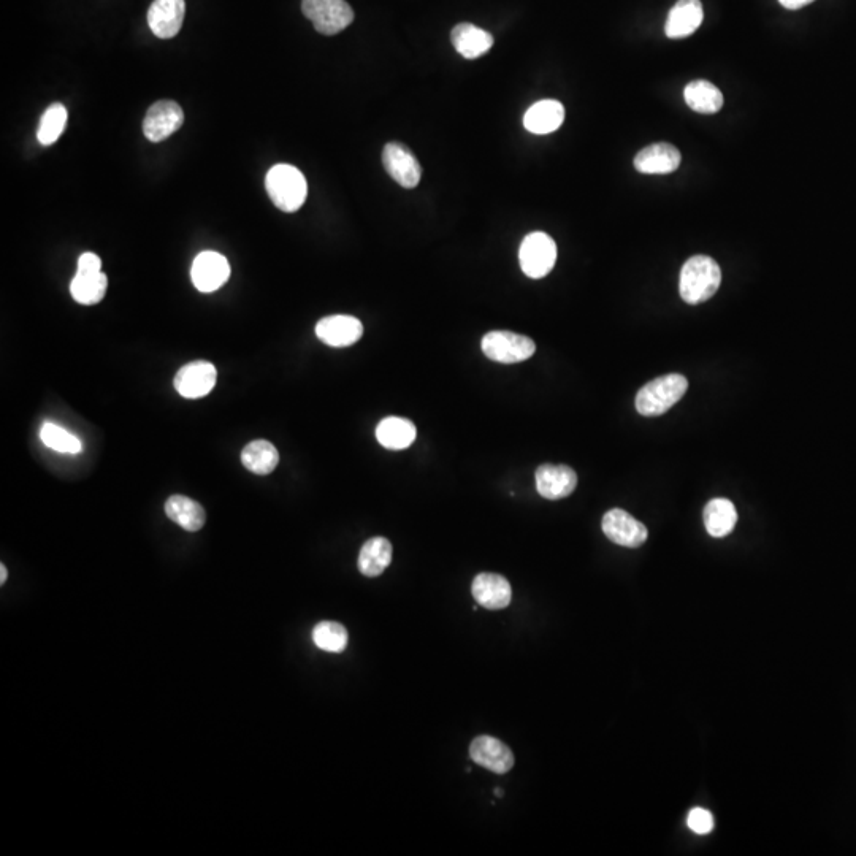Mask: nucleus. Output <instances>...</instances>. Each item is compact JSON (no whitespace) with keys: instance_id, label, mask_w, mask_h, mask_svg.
<instances>
[{"instance_id":"f257e3e1","label":"nucleus","mask_w":856,"mask_h":856,"mask_svg":"<svg viewBox=\"0 0 856 856\" xmlns=\"http://www.w3.org/2000/svg\"><path fill=\"white\" fill-rule=\"evenodd\" d=\"M722 270L709 256H695L685 262L681 270L679 292L688 305L707 302L719 291Z\"/></svg>"},{"instance_id":"f03ea898","label":"nucleus","mask_w":856,"mask_h":856,"mask_svg":"<svg viewBox=\"0 0 856 856\" xmlns=\"http://www.w3.org/2000/svg\"><path fill=\"white\" fill-rule=\"evenodd\" d=\"M265 189L275 207L284 213L300 210L308 195L303 173L287 164H278L270 169L265 178Z\"/></svg>"},{"instance_id":"7ed1b4c3","label":"nucleus","mask_w":856,"mask_h":856,"mask_svg":"<svg viewBox=\"0 0 856 856\" xmlns=\"http://www.w3.org/2000/svg\"><path fill=\"white\" fill-rule=\"evenodd\" d=\"M687 389V378L682 375H666L654 379L639 390L636 395V409L641 416H662L684 397Z\"/></svg>"},{"instance_id":"20e7f679","label":"nucleus","mask_w":856,"mask_h":856,"mask_svg":"<svg viewBox=\"0 0 856 856\" xmlns=\"http://www.w3.org/2000/svg\"><path fill=\"white\" fill-rule=\"evenodd\" d=\"M482 352L487 359L498 364H519L535 354L536 344L532 338L506 330H493L482 338Z\"/></svg>"},{"instance_id":"39448f33","label":"nucleus","mask_w":856,"mask_h":856,"mask_svg":"<svg viewBox=\"0 0 856 856\" xmlns=\"http://www.w3.org/2000/svg\"><path fill=\"white\" fill-rule=\"evenodd\" d=\"M522 272L532 279H541L552 272L557 262V245L544 232H533L522 241L519 249Z\"/></svg>"},{"instance_id":"423d86ee","label":"nucleus","mask_w":856,"mask_h":856,"mask_svg":"<svg viewBox=\"0 0 856 856\" xmlns=\"http://www.w3.org/2000/svg\"><path fill=\"white\" fill-rule=\"evenodd\" d=\"M302 12L322 35L340 34L354 21L346 0H302Z\"/></svg>"},{"instance_id":"0eeeda50","label":"nucleus","mask_w":856,"mask_h":856,"mask_svg":"<svg viewBox=\"0 0 856 856\" xmlns=\"http://www.w3.org/2000/svg\"><path fill=\"white\" fill-rule=\"evenodd\" d=\"M184 123V111L173 100H159L151 105L143 121V134L153 143L172 137Z\"/></svg>"},{"instance_id":"6e6552de","label":"nucleus","mask_w":856,"mask_h":856,"mask_svg":"<svg viewBox=\"0 0 856 856\" xmlns=\"http://www.w3.org/2000/svg\"><path fill=\"white\" fill-rule=\"evenodd\" d=\"M601 527L604 535L608 536L612 543L617 546L631 547V549L642 546L649 536L646 525L619 508L611 509L604 514Z\"/></svg>"},{"instance_id":"1a4fd4ad","label":"nucleus","mask_w":856,"mask_h":856,"mask_svg":"<svg viewBox=\"0 0 856 856\" xmlns=\"http://www.w3.org/2000/svg\"><path fill=\"white\" fill-rule=\"evenodd\" d=\"M216 381H218V371L214 365L205 360H197L180 368L173 379V384L181 397L195 400L210 394L216 386Z\"/></svg>"},{"instance_id":"9d476101","label":"nucleus","mask_w":856,"mask_h":856,"mask_svg":"<svg viewBox=\"0 0 856 856\" xmlns=\"http://www.w3.org/2000/svg\"><path fill=\"white\" fill-rule=\"evenodd\" d=\"M383 164L390 178L397 181L402 188H416L421 181V164L408 146L402 143H387L384 146Z\"/></svg>"},{"instance_id":"9b49d317","label":"nucleus","mask_w":856,"mask_h":856,"mask_svg":"<svg viewBox=\"0 0 856 856\" xmlns=\"http://www.w3.org/2000/svg\"><path fill=\"white\" fill-rule=\"evenodd\" d=\"M191 278L197 291L203 294L218 291L230 278V265L226 257L214 251H203L195 257Z\"/></svg>"},{"instance_id":"f8f14e48","label":"nucleus","mask_w":856,"mask_h":856,"mask_svg":"<svg viewBox=\"0 0 856 856\" xmlns=\"http://www.w3.org/2000/svg\"><path fill=\"white\" fill-rule=\"evenodd\" d=\"M364 335V325L348 314H333L316 325V337L332 348H348Z\"/></svg>"},{"instance_id":"ddd939ff","label":"nucleus","mask_w":856,"mask_h":856,"mask_svg":"<svg viewBox=\"0 0 856 856\" xmlns=\"http://www.w3.org/2000/svg\"><path fill=\"white\" fill-rule=\"evenodd\" d=\"M186 16L184 0H154L148 10V24L157 39H173L181 31Z\"/></svg>"},{"instance_id":"4468645a","label":"nucleus","mask_w":856,"mask_h":856,"mask_svg":"<svg viewBox=\"0 0 856 856\" xmlns=\"http://www.w3.org/2000/svg\"><path fill=\"white\" fill-rule=\"evenodd\" d=\"M578 487V474L565 465H541L536 470V489L547 500L570 497Z\"/></svg>"},{"instance_id":"2eb2a0df","label":"nucleus","mask_w":856,"mask_h":856,"mask_svg":"<svg viewBox=\"0 0 856 856\" xmlns=\"http://www.w3.org/2000/svg\"><path fill=\"white\" fill-rule=\"evenodd\" d=\"M471 593L479 606L490 611L508 608L513 600V589L508 579L495 573L478 574L471 585Z\"/></svg>"},{"instance_id":"dca6fc26","label":"nucleus","mask_w":856,"mask_h":856,"mask_svg":"<svg viewBox=\"0 0 856 856\" xmlns=\"http://www.w3.org/2000/svg\"><path fill=\"white\" fill-rule=\"evenodd\" d=\"M471 760L495 774H506L514 766V755L506 744L492 736H479L471 742Z\"/></svg>"},{"instance_id":"f3484780","label":"nucleus","mask_w":856,"mask_h":856,"mask_svg":"<svg viewBox=\"0 0 856 856\" xmlns=\"http://www.w3.org/2000/svg\"><path fill=\"white\" fill-rule=\"evenodd\" d=\"M681 161L682 156L676 146L654 143L636 154L635 169L644 175H668L679 169Z\"/></svg>"},{"instance_id":"a211bd4d","label":"nucleus","mask_w":856,"mask_h":856,"mask_svg":"<svg viewBox=\"0 0 856 856\" xmlns=\"http://www.w3.org/2000/svg\"><path fill=\"white\" fill-rule=\"evenodd\" d=\"M704 12L701 0H679L665 24L666 37L673 40L690 37L703 23Z\"/></svg>"},{"instance_id":"6ab92c4d","label":"nucleus","mask_w":856,"mask_h":856,"mask_svg":"<svg viewBox=\"0 0 856 856\" xmlns=\"http://www.w3.org/2000/svg\"><path fill=\"white\" fill-rule=\"evenodd\" d=\"M455 51L465 59H478L493 46V37L481 27L470 23L457 24L451 32Z\"/></svg>"},{"instance_id":"aec40b11","label":"nucleus","mask_w":856,"mask_h":856,"mask_svg":"<svg viewBox=\"0 0 856 856\" xmlns=\"http://www.w3.org/2000/svg\"><path fill=\"white\" fill-rule=\"evenodd\" d=\"M565 121V108L558 100H541L528 108L524 116V126L535 135L552 134L560 129Z\"/></svg>"},{"instance_id":"412c9836","label":"nucleus","mask_w":856,"mask_h":856,"mask_svg":"<svg viewBox=\"0 0 856 856\" xmlns=\"http://www.w3.org/2000/svg\"><path fill=\"white\" fill-rule=\"evenodd\" d=\"M416 436V425L405 417H386L376 427V440L390 451L408 449L416 440Z\"/></svg>"},{"instance_id":"4be33fe9","label":"nucleus","mask_w":856,"mask_h":856,"mask_svg":"<svg viewBox=\"0 0 856 856\" xmlns=\"http://www.w3.org/2000/svg\"><path fill=\"white\" fill-rule=\"evenodd\" d=\"M165 514L186 532H199L207 522V513L200 503L184 495H172L165 501Z\"/></svg>"},{"instance_id":"5701e85b","label":"nucleus","mask_w":856,"mask_h":856,"mask_svg":"<svg viewBox=\"0 0 856 856\" xmlns=\"http://www.w3.org/2000/svg\"><path fill=\"white\" fill-rule=\"evenodd\" d=\"M392 562V544L389 539L371 538L359 554V571L367 578H378Z\"/></svg>"},{"instance_id":"b1692460","label":"nucleus","mask_w":856,"mask_h":856,"mask_svg":"<svg viewBox=\"0 0 856 856\" xmlns=\"http://www.w3.org/2000/svg\"><path fill=\"white\" fill-rule=\"evenodd\" d=\"M704 527L714 538L730 535L738 522V513L733 503L727 498H715L704 508Z\"/></svg>"},{"instance_id":"393cba45","label":"nucleus","mask_w":856,"mask_h":856,"mask_svg":"<svg viewBox=\"0 0 856 856\" xmlns=\"http://www.w3.org/2000/svg\"><path fill=\"white\" fill-rule=\"evenodd\" d=\"M684 99L688 107L701 115H714L722 110L723 94L717 86L706 80H695L688 83L684 91Z\"/></svg>"},{"instance_id":"a878e982","label":"nucleus","mask_w":856,"mask_h":856,"mask_svg":"<svg viewBox=\"0 0 856 856\" xmlns=\"http://www.w3.org/2000/svg\"><path fill=\"white\" fill-rule=\"evenodd\" d=\"M241 463L251 473L267 476L278 467V449L267 440L251 441L241 451Z\"/></svg>"},{"instance_id":"bb28decb","label":"nucleus","mask_w":856,"mask_h":856,"mask_svg":"<svg viewBox=\"0 0 856 856\" xmlns=\"http://www.w3.org/2000/svg\"><path fill=\"white\" fill-rule=\"evenodd\" d=\"M108 278L102 272H77L70 283V294L80 305H97L107 294Z\"/></svg>"},{"instance_id":"cd10ccee","label":"nucleus","mask_w":856,"mask_h":856,"mask_svg":"<svg viewBox=\"0 0 856 856\" xmlns=\"http://www.w3.org/2000/svg\"><path fill=\"white\" fill-rule=\"evenodd\" d=\"M313 641L324 652L340 654L348 647V631L338 622H319L313 630Z\"/></svg>"},{"instance_id":"c85d7f7f","label":"nucleus","mask_w":856,"mask_h":856,"mask_svg":"<svg viewBox=\"0 0 856 856\" xmlns=\"http://www.w3.org/2000/svg\"><path fill=\"white\" fill-rule=\"evenodd\" d=\"M67 119H69V113H67V108L64 105L53 104L46 108L42 119H40L39 132H37L39 142L43 146H50L58 142L65 126H67Z\"/></svg>"},{"instance_id":"c756f323","label":"nucleus","mask_w":856,"mask_h":856,"mask_svg":"<svg viewBox=\"0 0 856 856\" xmlns=\"http://www.w3.org/2000/svg\"><path fill=\"white\" fill-rule=\"evenodd\" d=\"M40 438H42L46 448L61 452V454L77 455L83 451V443L78 440L77 436L67 432L59 425L51 424V422L43 424L42 430H40Z\"/></svg>"},{"instance_id":"7c9ffc66","label":"nucleus","mask_w":856,"mask_h":856,"mask_svg":"<svg viewBox=\"0 0 856 856\" xmlns=\"http://www.w3.org/2000/svg\"><path fill=\"white\" fill-rule=\"evenodd\" d=\"M687 825L693 833L709 834L714 830V817L706 809L696 807V809H692L690 814H688Z\"/></svg>"},{"instance_id":"2f4dec72","label":"nucleus","mask_w":856,"mask_h":856,"mask_svg":"<svg viewBox=\"0 0 856 856\" xmlns=\"http://www.w3.org/2000/svg\"><path fill=\"white\" fill-rule=\"evenodd\" d=\"M77 272H102V260L94 253L81 254Z\"/></svg>"},{"instance_id":"473e14b6","label":"nucleus","mask_w":856,"mask_h":856,"mask_svg":"<svg viewBox=\"0 0 856 856\" xmlns=\"http://www.w3.org/2000/svg\"><path fill=\"white\" fill-rule=\"evenodd\" d=\"M815 0H779V4L782 7L788 8V10H799V8L806 7V5L812 4Z\"/></svg>"},{"instance_id":"72a5a7b5","label":"nucleus","mask_w":856,"mask_h":856,"mask_svg":"<svg viewBox=\"0 0 856 856\" xmlns=\"http://www.w3.org/2000/svg\"><path fill=\"white\" fill-rule=\"evenodd\" d=\"M7 578H8L7 566H5L4 563H2V565H0V585H4L5 582H7Z\"/></svg>"},{"instance_id":"f704fd0d","label":"nucleus","mask_w":856,"mask_h":856,"mask_svg":"<svg viewBox=\"0 0 856 856\" xmlns=\"http://www.w3.org/2000/svg\"><path fill=\"white\" fill-rule=\"evenodd\" d=\"M495 795L503 796V795H505V792H501V790H495Z\"/></svg>"}]
</instances>
